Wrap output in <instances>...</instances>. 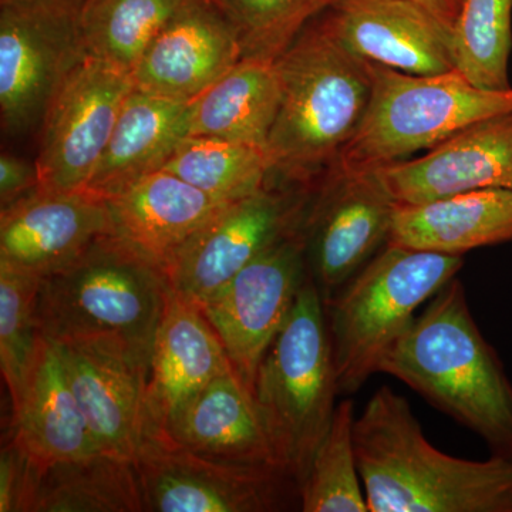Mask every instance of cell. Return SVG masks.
Returning <instances> with one entry per match:
<instances>
[{
	"mask_svg": "<svg viewBox=\"0 0 512 512\" xmlns=\"http://www.w3.org/2000/svg\"><path fill=\"white\" fill-rule=\"evenodd\" d=\"M323 18L366 62L420 76L456 69L453 28L410 0H338Z\"/></svg>",
	"mask_w": 512,
	"mask_h": 512,
	"instance_id": "obj_17",
	"label": "cell"
},
{
	"mask_svg": "<svg viewBox=\"0 0 512 512\" xmlns=\"http://www.w3.org/2000/svg\"><path fill=\"white\" fill-rule=\"evenodd\" d=\"M231 369L220 336L200 306L168 286L148 369L143 431L163 429L185 400Z\"/></svg>",
	"mask_w": 512,
	"mask_h": 512,
	"instance_id": "obj_20",
	"label": "cell"
},
{
	"mask_svg": "<svg viewBox=\"0 0 512 512\" xmlns=\"http://www.w3.org/2000/svg\"><path fill=\"white\" fill-rule=\"evenodd\" d=\"M372 97L332 168L367 173L431 150L477 121L512 111V87L484 90L451 72L410 74L369 62Z\"/></svg>",
	"mask_w": 512,
	"mask_h": 512,
	"instance_id": "obj_7",
	"label": "cell"
},
{
	"mask_svg": "<svg viewBox=\"0 0 512 512\" xmlns=\"http://www.w3.org/2000/svg\"><path fill=\"white\" fill-rule=\"evenodd\" d=\"M39 188L36 161L29 163L23 158L2 153L0 156V204L9 207L13 202L28 197Z\"/></svg>",
	"mask_w": 512,
	"mask_h": 512,
	"instance_id": "obj_34",
	"label": "cell"
},
{
	"mask_svg": "<svg viewBox=\"0 0 512 512\" xmlns=\"http://www.w3.org/2000/svg\"><path fill=\"white\" fill-rule=\"evenodd\" d=\"M281 97L276 60L242 57L188 103V136L218 137L266 147Z\"/></svg>",
	"mask_w": 512,
	"mask_h": 512,
	"instance_id": "obj_25",
	"label": "cell"
},
{
	"mask_svg": "<svg viewBox=\"0 0 512 512\" xmlns=\"http://www.w3.org/2000/svg\"><path fill=\"white\" fill-rule=\"evenodd\" d=\"M313 190L269 183L231 202L165 268L168 286L201 308L266 249L302 229Z\"/></svg>",
	"mask_w": 512,
	"mask_h": 512,
	"instance_id": "obj_9",
	"label": "cell"
},
{
	"mask_svg": "<svg viewBox=\"0 0 512 512\" xmlns=\"http://www.w3.org/2000/svg\"><path fill=\"white\" fill-rule=\"evenodd\" d=\"M397 205H420L485 188L512 190V111L477 121L426 156L376 170Z\"/></svg>",
	"mask_w": 512,
	"mask_h": 512,
	"instance_id": "obj_15",
	"label": "cell"
},
{
	"mask_svg": "<svg viewBox=\"0 0 512 512\" xmlns=\"http://www.w3.org/2000/svg\"><path fill=\"white\" fill-rule=\"evenodd\" d=\"M512 0H464L453 26L456 69L484 90L511 89Z\"/></svg>",
	"mask_w": 512,
	"mask_h": 512,
	"instance_id": "obj_30",
	"label": "cell"
},
{
	"mask_svg": "<svg viewBox=\"0 0 512 512\" xmlns=\"http://www.w3.org/2000/svg\"><path fill=\"white\" fill-rule=\"evenodd\" d=\"M397 202L377 171L330 168L303 222L309 276L328 302L389 242Z\"/></svg>",
	"mask_w": 512,
	"mask_h": 512,
	"instance_id": "obj_11",
	"label": "cell"
},
{
	"mask_svg": "<svg viewBox=\"0 0 512 512\" xmlns=\"http://www.w3.org/2000/svg\"><path fill=\"white\" fill-rule=\"evenodd\" d=\"M163 170L224 202L261 191L272 177L266 147L218 137H185Z\"/></svg>",
	"mask_w": 512,
	"mask_h": 512,
	"instance_id": "obj_27",
	"label": "cell"
},
{
	"mask_svg": "<svg viewBox=\"0 0 512 512\" xmlns=\"http://www.w3.org/2000/svg\"><path fill=\"white\" fill-rule=\"evenodd\" d=\"M143 511L131 460L106 453L50 464L29 460L22 512Z\"/></svg>",
	"mask_w": 512,
	"mask_h": 512,
	"instance_id": "obj_26",
	"label": "cell"
},
{
	"mask_svg": "<svg viewBox=\"0 0 512 512\" xmlns=\"http://www.w3.org/2000/svg\"><path fill=\"white\" fill-rule=\"evenodd\" d=\"M355 450L369 512H512V458L443 453L389 386L356 417Z\"/></svg>",
	"mask_w": 512,
	"mask_h": 512,
	"instance_id": "obj_1",
	"label": "cell"
},
{
	"mask_svg": "<svg viewBox=\"0 0 512 512\" xmlns=\"http://www.w3.org/2000/svg\"><path fill=\"white\" fill-rule=\"evenodd\" d=\"M133 90L130 74L94 57L74 67L40 124L37 190H86Z\"/></svg>",
	"mask_w": 512,
	"mask_h": 512,
	"instance_id": "obj_12",
	"label": "cell"
},
{
	"mask_svg": "<svg viewBox=\"0 0 512 512\" xmlns=\"http://www.w3.org/2000/svg\"><path fill=\"white\" fill-rule=\"evenodd\" d=\"M512 242V190L485 188L420 205H399L389 244L463 256Z\"/></svg>",
	"mask_w": 512,
	"mask_h": 512,
	"instance_id": "obj_23",
	"label": "cell"
},
{
	"mask_svg": "<svg viewBox=\"0 0 512 512\" xmlns=\"http://www.w3.org/2000/svg\"><path fill=\"white\" fill-rule=\"evenodd\" d=\"M83 0H0V116L6 134L40 127L66 77L87 56Z\"/></svg>",
	"mask_w": 512,
	"mask_h": 512,
	"instance_id": "obj_8",
	"label": "cell"
},
{
	"mask_svg": "<svg viewBox=\"0 0 512 512\" xmlns=\"http://www.w3.org/2000/svg\"><path fill=\"white\" fill-rule=\"evenodd\" d=\"M464 258L386 245L325 303L339 393L350 396L379 372L414 313L456 278Z\"/></svg>",
	"mask_w": 512,
	"mask_h": 512,
	"instance_id": "obj_6",
	"label": "cell"
},
{
	"mask_svg": "<svg viewBox=\"0 0 512 512\" xmlns=\"http://www.w3.org/2000/svg\"><path fill=\"white\" fill-rule=\"evenodd\" d=\"M184 0H83L80 29L87 56L134 72Z\"/></svg>",
	"mask_w": 512,
	"mask_h": 512,
	"instance_id": "obj_28",
	"label": "cell"
},
{
	"mask_svg": "<svg viewBox=\"0 0 512 512\" xmlns=\"http://www.w3.org/2000/svg\"><path fill=\"white\" fill-rule=\"evenodd\" d=\"M110 234L99 195L36 190L0 212V264L45 278Z\"/></svg>",
	"mask_w": 512,
	"mask_h": 512,
	"instance_id": "obj_14",
	"label": "cell"
},
{
	"mask_svg": "<svg viewBox=\"0 0 512 512\" xmlns=\"http://www.w3.org/2000/svg\"><path fill=\"white\" fill-rule=\"evenodd\" d=\"M430 13H433L441 22L453 28L463 9L464 0H410Z\"/></svg>",
	"mask_w": 512,
	"mask_h": 512,
	"instance_id": "obj_35",
	"label": "cell"
},
{
	"mask_svg": "<svg viewBox=\"0 0 512 512\" xmlns=\"http://www.w3.org/2000/svg\"><path fill=\"white\" fill-rule=\"evenodd\" d=\"M338 394L325 303L308 276L258 367L254 387L279 466L299 488L328 433Z\"/></svg>",
	"mask_w": 512,
	"mask_h": 512,
	"instance_id": "obj_5",
	"label": "cell"
},
{
	"mask_svg": "<svg viewBox=\"0 0 512 512\" xmlns=\"http://www.w3.org/2000/svg\"><path fill=\"white\" fill-rule=\"evenodd\" d=\"M29 460L12 439L0 453V512H22Z\"/></svg>",
	"mask_w": 512,
	"mask_h": 512,
	"instance_id": "obj_33",
	"label": "cell"
},
{
	"mask_svg": "<svg viewBox=\"0 0 512 512\" xmlns=\"http://www.w3.org/2000/svg\"><path fill=\"white\" fill-rule=\"evenodd\" d=\"M355 404L336 406L332 423L299 488L303 512H369L355 450Z\"/></svg>",
	"mask_w": 512,
	"mask_h": 512,
	"instance_id": "obj_29",
	"label": "cell"
},
{
	"mask_svg": "<svg viewBox=\"0 0 512 512\" xmlns=\"http://www.w3.org/2000/svg\"><path fill=\"white\" fill-rule=\"evenodd\" d=\"M237 29L244 57L276 60L338 0H208Z\"/></svg>",
	"mask_w": 512,
	"mask_h": 512,
	"instance_id": "obj_32",
	"label": "cell"
},
{
	"mask_svg": "<svg viewBox=\"0 0 512 512\" xmlns=\"http://www.w3.org/2000/svg\"><path fill=\"white\" fill-rule=\"evenodd\" d=\"M308 276L302 227L266 249L201 306L235 373L252 394L258 367Z\"/></svg>",
	"mask_w": 512,
	"mask_h": 512,
	"instance_id": "obj_13",
	"label": "cell"
},
{
	"mask_svg": "<svg viewBox=\"0 0 512 512\" xmlns=\"http://www.w3.org/2000/svg\"><path fill=\"white\" fill-rule=\"evenodd\" d=\"M53 343L100 450L133 461L143 434L147 367L111 343Z\"/></svg>",
	"mask_w": 512,
	"mask_h": 512,
	"instance_id": "obj_18",
	"label": "cell"
},
{
	"mask_svg": "<svg viewBox=\"0 0 512 512\" xmlns=\"http://www.w3.org/2000/svg\"><path fill=\"white\" fill-rule=\"evenodd\" d=\"M188 137L187 101L138 90L128 94L86 190L101 198L161 170Z\"/></svg>",
	"mask_w": 512,
	"mask_h": 512,
	"instance_id": "obj_24",
	"label": "cell"
},
{
	"mask_svg": "<svg viewBox=\"0 0 512 512\" xmlns=\"http://www.w3.org/2000/svg\"><path fill=\"white\" fill-rule=\"evenodd\" d=\"M161 430L167 431L177 443L212 460L237 466L281 468L254 394L234 369L215 377L185 400Z\"/></svg>",
	"mask_w": 512,
	"mask_h": 512,
	"instance_id": "obj_21",
	"label": "cell"
},
{
	"mask_svg": "<svg viewBox=\"0 0 512 512\" xmlns=\"http://www.w3.org/2000/svg\"><path fill=\"white\" fill-rule=\"evenodd\" d=\"M40 284V276L0 264V367L12 413L23 402L42 349L36 313Z\"/></svg>",
	"mask_w": 512,
	"mask_h": 512,
	"instance_id": "obj_31",
	"label": "cell"
},
{
	"mask_svg": "<svg viewBox=\"0 0 512 512\" xmlns=\"http://www.w3.org/2000/svg\"><path fill=\"white\" fill-rule=\"evenodd\" d=\"M9 439L36 464L103 453L74 396L59 350L45 336L23 402L12 413Z\"/></svg>",
	"mask_w": 512,
	"mask_h": 512,
	"instance_id": "obj_22",
	"label": "cell"
},
{
	"mask_svg": "<svg viewBox=\"0 0 512 512\" xmlns=\"http://www.w3.org/2000/svg\"><path fill=\"white\" fill-rule=\"evenodd\" d=\"M379 372L473 430L493 454L512 458V383L454 278L384 355Z\"/></svg>",
	"mask_w": 512,
	"mask_h": 512,
	"instance_id": "obj_2",
	"label": "cell"
},
{
	"mask_svg": "<svg viewBox=\"0 0 512 512\" xmlns=\"http://www.w3.org/2000/svg\"><path fill=\"white\" fill-rule=\"evenodd\" d=\"M133 464L150 512L279 511L288 488L298 487L281 468L212 460L161 429L143 431Z\"/></svg>",
	"mask_w": 512,
	"mask_h": 512,
	"instance_id": "obj_10",
	"label": "cell"
},
{
	"mask_svg": "<svg viewBox=\"0 0 512 512\" xmlns=\"http://www.w3.org/2000/svg\"><path fill=\"white\" fill-rule=\"evenodd\" d=\"M167 295L164 272L107 235L42 278L37 320L52 342L111 343L150 369Z\"/></svg>",
	"mask_w": 512,
	"mask_h": 512,
	"instance_id": "obj_4",
	"label": "cell"
},
{
	"mask_svg": "<svg viewBox=\"0 0 512 512\" xmlns=\"http://www.w3.org/2000/svg\"><path fill=\"white\" fill-rule=\"evenodd\" d=\"M104 201L111 237L163 272L185 244L231 204L215 200L163 168Z\"/></svg>",
	"mask_w": 512,
	"mask_h": 512,
	"instance_id": "obj_19",
	"label": "cell"
},
{
	"mask_svg": "<svg viewBox=\"0 0 512 512\" xmlns=\"http://www.w3.org/2000/svg\"><path fill=\"white\" fill-rule=\"evenodd\" d=\"M281 106L266 141L272 175L313 187L338 163L372 97L369 62L312 20L276 59Z\"/></svg>",
	"mask_w": 512,
	"mask_h": 512,
	"instance_id": "obj_3",
	"label": "cell"
},
{
	"mask_svg": "<svg viewBox=\"0 0 512 512\" xmlns=\"http://www.w3.org/2000/svg\"><path fill=\"white\" fill-rule=\"evenodd\" d=\"M244 57L237 29L208 0H184L131 73L143 92L190 101Z\"/></svg>",
	"mask_w": 512,
	"mask_h": 512,
	"instance_id": "obj_16",
	"label": "cell"
}]
</instances>
